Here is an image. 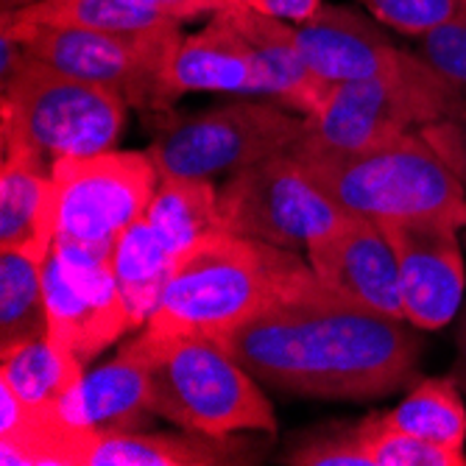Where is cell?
Masks as SVG:
<instances>
[{"instance_id":"6da1fadb","label":"cell","mask_w":466,"mask_h":466,"mask_svg":"<svg viewBox=\"0 0 466 466\" xmlns=\"http://www.w3.org/2000/svg\"><path fill=\"white\" fill-rule=\"evenodd\" d=\"M263 386L308 400L363 402L416 377L419 327L313 282L232 329L221 341Z\"/></svg>"},{"instance_id":"7a4b0ae2","label":"cell","mask_w":466,"mask_h":466,"mask_svg":"<svg viewBox=\"0 0 466 466\" xmlns=\"http://www.w3.org/2000/svg\"><path fill=\"white\" fill-rule=\"evenodd\" d=\"M319 282L308 258L240 235H213L182 254L143 327L157 338H224L285 296Z\"/></svg>"},{"instance_id":"3957f363","label":"cell","mask_w":466,"mask_h":466,"mask_svg":"<svg viewBox=\"0 0 466 466\" xmlns=\"http://www.w3.org/2000/svg\"><path fill=\"white\" fill-rule=\"evenodd\" d=\"M290 151L347 216L377 224L447 221L466 229V190L419 129L355 151L302 137Z\"/></svg>"},{"instance_id":"277c9868","label":"cell","mask_w":466,"mask_h":466,"mask_svg":"<svg viewBox=\"0 0 466 466\" xmlns=\"http://www.w3.org/2000/svg\"><path fill=\"white\" fill-rule=\"evenodd\" d=\"M154 347V413L177 428L204 436L277 433V416L260 380L243 369L229 350L204 335L157 338Z\"/></svg>"},{"instance_id":"5b68a950","label":"cell","mask_w":466,"mask_h":466,"mask_svg":"<svg viewBox=\"0 0 466 466\" xmlns=\"http://www.w3.org/2000/svg\"><path fill=\"white\" fill-rule=\"evenodd\" d=\"M117 93L67 76L34 56L28 73L0 96L4 154H25L54 167L62 157H90L117 148L126 129Z\"/></svg>"},{"instance_id":"8992f818","label":"cell","mask_w":466,"mask_h":466,"mask_svg":"<svg viewBox=\"0 0 466 466\" xmlns=\"http://www.w3.org/2000/svg\"><path fill=\"white\" fill-rule=\"evenodd\" d=\"M310 129L308 117L263 96H235L196 115L162 117L148 154L159 177H232L290 151Z\"/></svg>"},{"instance_id":"52a82bcc","label":"cell","mask_w":466,"mask_h":466,"mask_svg":"<svg viewBox=\"0 0 466 466\" xmlns=\"http://www.w3.org/2000/svg\"><path fill=\"white\" fill-rule=\"evenodd\" d=\"M0 25L9 28L39 62L106 87L140 112H167L174 104L167 96V78L182 42L179 25L151 34H117L20 23L6 15H0Z\"/></svg>"},{"instance_id":"ba28073f","label":"cell","mask_w":466,"mask_h":466,"mask_svg":"<svg viewBox=\"0 0 466 466\" xmlns=\"http://www.w3.org/2000/svg\"><path fill=\"white\" fill-rule=\"evenodd\" d=\"M224 232L305 251L347 218L293 151L274 154L227 177L218 187Z\"/></svg>"},{"instance_id":"9c48e42d","label":"cell","mask_w":466,"mask_h":466,"mask_svg":"<svg viewBox=\"0 0 466 466\" xmlns=\"http://www.w3.org/2000/svg\"><path fill=\"white\" fill-rule=\"evenodd\" d=\"M444 117L447 96L441 81L413 51L391 73L332 84L316 117L308 120L305 137L335 151H355Z\"/></svg>"},{"instance_id":"30bf717a","label":"cell","mask_w":466,"mask_h":466,"mask_svg":"<svg viewBox=\"0 0 466 466\" xmlns=\"http://www.w3.org/2000/svg\"><path fill=\"white\" fill-rule=\"evenodd\" d=\"M51 177L56 187V238L106 248L146 216L159 185L148 151L120 148L62 157L54 162Z\"/></svg>"},{"instance_id":"8fae6325","label":"cell","mask_w":466,"mask_h":466,"mask_svg":"<svg viewBox=\"0 0 466 466\" xmlns=\"http://www.w3.org/2000/svg\"><path fill=\"white\" fill-rule=\"evenodd\" d=\"M48 302V335L84 366L135 329L112 271V246H84L54 238L42 268Z\"/></svg>"},{"instance_id":"7c38bea8","label":"cell","mask_w":466,"mask_h":466,"mask_svg":"<svg viewBox=\"0 0 466 466\" xmlns=\"http://www.w3.org/2000/svg\"><path fill=\"white\" fill-rule=\"evenodd\" d=\"M397 251L402 316L419 329L447 327L463 302L466 266L458 227L447 221L383 224Z\"/></svg>"},{"instance_id":"4fadbf2b","label":"cell","mask_w":466,"mask_h":466,"mask_svg":"<svg viewBox=\"0 0 466 466\" xmlns=\"http://www.w3.org/2000/svg\"><path fill=\"white\" fill-rule=\"evenodd\" d=\"M305 258L316 277L338 293L371 310L405 319L397 251L383 224L347 216L335 229L313 240Z\"/></svg>"},{"instance_id":"5bb4252c","label":"cell","mask_w":466,"mask_h":466,"mask_svg":"<svg viewBox=\"0 0 466 466\" xmlns=\"http://www.w3.org/2000/svg\"><path fill=\"white\" fill-rule=\"evenodd\" d=\"M154 366L148 338L137 332L112 360L84 371L78 386L56 405L76 428L87 431H143L154 419Z\"/></svg>"},{"instance_id":"9a60e30c","label":"cell","mask_w":466,"mask_h":466,"mask_svg":"<svg viewBox=\"0 0 466 466\" xmlns=\"http://www.w3.org/2000/svg\"><path fill=\"white\" fill-rule=\"evenodd\" d=\"M293 34L305 65L329 87L391 73L410 56L369 15L352 6H321L310 20L296 23Z\"/></svg>"},{"instance_id":"2e32d148","label":"cell","mask_w":466,"mask_h":466,"mask_svg":"<svg viewBox=\"0 0 466 466\" xmlns=\"http://www.w3.org/2000/svg\"><path fill=\"white\" fill-rule=\"evenodd\" d=\"M224 9L248 46V54L260 78V96L279 101L282 106L293 109L296 115L308 120L316 117L329 93V84L319 81L313 70L305 65L302 51L296 46L293 25L263 12H254L243 6L240 0Z\"/></svg>"},{"instance_id":"e0dca14e","label":"cell","mask_w":466,"mask_h":466,"mask_svg":"<svg viewBox=\"0 0 466 466\" xmlns=\"http://www.w3.org/2000/svg\"><path fill=\"white\" fill-rule=\"evenodd\" d=\"M187 93L260 96V78L246 39L227 9L216 12L198 34L182 36L167 78V96L179 101Z\"/></svg>"},{"instance_id":"ac0fdd59","label":"cell","mask_w":466,"mask_h":466,"mask_svg":"<svg viewBox=\"0 0 466 466\" xmlns=\"http://www.w3.org/2000/svg\"><path fill=\"white\" fill-rule=\"evenodd\" d=\"M0 463L4 466H87L98 431L76 428L56 405L36 408L0 383Z\"/></svg>"},{"instance_id":"d6986e66","label":"cell","mask_w":466,"mask_h":466,"mask_svg":"<svg viewBox=\"0 0 466 466\" xmlns=\"http://www.w3.org/2000/svg\"><path fill=\"white\" fill-rule=\"evenodd\" d=\"M246 441L235 436H204L179 428L177 433L106 431L98 436L87 466H224L251 463Z\"/></svg>"},{"instance_id":"ffe728a7","label":"cell","mask_w":466,"mask_h":466,"mask_svg":"<svg viewBox=\"0 0 466 466\" xmlns=\"http://www.w3.org/2000/svg\"><path fill=\"white\" fill-rule=\"evenodd\" d=\"M56 238V187L51 167L25 154H4L0 171V248L51 251Z\"/></svg>"},{"instance_id":"44dd1931","label":"cell","mask_w":466,"mask_h":466,"mask_svg":"<svg viewBox=\"0 0 466 466\" xmlns=\"http://www.w3.org/2000/svg\"><path fill=\"white\" fill-rule=\"evenodd\" d=\"M146 221L157 238L177 258H182L201 240L224 232L218 213V187L213 179L159 177L154 198L146 209Z\"/></svg>"},{"instance_id":"7402d4cb","label":"cell","mask_w":466,"mask_h":466,"mask_svg":"<svg viewBox=\"0 0 466 466\" xmlns=\"http://www.w3.org/2000/svg\"><path fill=\"white\" fill-rule=\"evenodd\" d=\"M51 251L0 248V352L48 335L46 268Z\"/></svg>"},{"instance_id":"603a6c76","label":"cell","mask_w":466,"mask_h":466,"mask_svg":"<svg viewBox=\"0 0 466 466\" xmlns=\"http://www.w3.org/2000/svg\"><path fill=\"white\" fill-rule=\"evenodd\" d=\"M177 263L179 258L157 238L146 216L115 240L112 271L123 293V302L132 313L135 329H143L154 316Z\"/></svg>"},{"instance_id":"cb8c5ba5","label":"cell","mask_w":466,"mask_h":466,"mask_svg":"<svg viewBox=\"0 0 466 466\" xmlns=\"http://www.w3.org/2000/svg\"><path fill=\"white\" fill-rule=\"evenodd\" d=\"M371 419L383 431L410 433L455 450H463L466 444L463 391L450 374L419 380L397 408L386 413H371Z\"/></svg>"},{"instance_id":"d4e9b609","label":"cell","mask_w":466,"mask_h":466,"mask_svg":"<svg viewBox=\"0 0 466 466\" xmlns=\"http://www.w3.org/2000/svg\"><path fill=\"white\" fill-rule=\"evenodd\" d=\"M81 377L84 363L51 335L0 352V383H6L23 402L36 408L59 405Z\"/></svg>"},{"instance_id":"484cf974","label":"cell","mask_w":466,"mask_h":466,"mask_svg":"<svg viewBox=\"0 0 466 466\" xmlns=\"http://www.w3.org/2000/svg\"><path fill=\"white\" fill-rule=\"evenodd\" d=\"M20 23H39L56 28H90L117 34H151L179 23L137 4V0H46L23 12L6 15Z\"/></svg>"},{"instance_id":"4316f807","label":"cell","mask_w":466,"mask_h":466,"mask_svg":"<svg viewBox=\"0 0 466 466\" xmlns=\"http://www.w3.org/2000/svg\"><path fill=\"white\" fill-rule=\"evenodd\" d=\"M416 54L439 76L447 96V117L466 123V17L419 36Z\"/></svg>"},{"instance_id":"83f0119b","label":"cell","mask_w":466,"mask_h":466,"mask_svg":"<svg viewBox=\"0 0 466 466\" xmlns=\"http://www.w3.org/2000/svg\"><path fill=\"white\" fill-rule=\"evenodd\" d=\"M369 425H335L305 436L282 463L290 466H374L369 452Z\"/></svg>"},{"instance_id":"f1b7e54d","label":"cell","mask_w":466,"mask_h":466,"mask_svg":"<svg viewBox=\"0 0 466 466\" xmlns=\"http://www.w3.org/2000/svg\"><path fill=\"white\" fill-rule=\"evenodd\" d=\"M369 452L374 466H466V452L400 431H383L366 416Z\"/></svg>"},{"instance_id":"f546056e","label":"cell","mask_w":466,"mask_h":466,"mask_svg":"<svg viewBox=\"0 0 466 466\" xmlns=\"http://www.w3.org/2000/svg\"><path fill=\"white\" fill-rule=\"evenodd\" d=\"M360 4L374 15V20L416 39L461 15L455 0H360Z\"/></svg>"},{"instance_id":"4dcf8cb0","label":"cell","mask_w":466,"mask_h":466,"mask_svg":"<svg viewBox=\"0 0 466 466\" xmlns=\"http://www.w3.org/2000/svg\"><path fill=\"white\" fill-rule=\"evenodd\" d=\"M425 135V140L433 146V151L447 162V167L452 171V177L461 182V187L466 190V123L444 117L436 123H428L419 129Z\"/></svg>"},{"instance_id":"1f68e13d","label":"cell","mask_w":466,"mask_h":466,"mask_svg":"<svg viewBox=\"0 0 466 466\" xmlns=\"http://www.w3.org/2000/svg\"><path fill=\"white\" fill-rule=\"evenodd\" d=\"M31 65H34L31 51L9 28L0 25V96H6L15 84L28 73Z\"/></svg>"},{"instance_id":"d6a6232c","label":"cell","mask_w":466,"mask_h":466,"mask_svg":"<svg viewBox=\"0 0 466 466\" xmlns=\"http://www.w3.org/2000/svg\"><path fill=\"white\" fill-rule=\"evenodd\" d=\"M137 4L159 12L162 17L174 20V23H185L201 15H216L224 6L235 4V0H137Z\"/></svg>"},{"instance_id":"836d02e7","label":"cell","mask_w":466,"mask_h":466,"mask_svg":"<svg viewBox=\"0 0 466 466\" xmlns=\"http://www.w3.org/2000/svg\"><path fill=\"white\" fill-rule=\"evenodd\" d=\"M240 4L254 9V12H263L268 17L293 23V25L310 20L324 6L321 0H240Z\"/></svg>"},{"instance_id":"e575fe53","label":"cell","mask_w":466,"mask_h":466,"mask_svg":"<svg viewBox=\"0 0 466 466\" xmlns=\"http://www.w3.org/2000/svg\"><path fill=\"white\" fill-rule=\"evenodd\" d=\"M455 341H458V352H455V363L450 369V377L458 383V389L463 391L466 397V308H463V316L458 321V335H455Z\"/></svg>"},{"instance_id":"d590c367","label":"cell","mask_w":466,"mask_h":466,"mask_svg":"<svg viewBox=\"0 0 466 466\" xmlns=\"http://www.w3.org/2000/svg\"><path fill=\"white\" fill-rule=\"evenodd\" d=\"M36 4H46V0H0V15H15Z\"/></svg>"},{"instance_id":"8d00e7d4","label":"cell","mask_w":466,"mask_h":466,"mask_svg":"<svg viewBox=\"0 0 466 466\" xmlns=\"http://www.w3.org/2000/svg\"><path fill=\"white\" fill-rule=\"evenodd\" d=\"M455 4H458V12L466 17V0H455Z\"/></svg>"}]
</instances>
